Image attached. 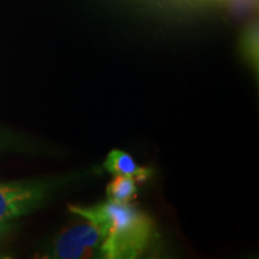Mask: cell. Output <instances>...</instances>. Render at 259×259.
<instances>
[{"label": "cell", "instance_id": "1", "mask_svg": "<svg viewBox=\"0 0 259 259\" xmlns=\"http://www.w3.org/2000/svg\"><path fill=\"white\" fill-rule=\"evenodd\" d=\"M69 210L99 229L102 236L101 258H139L156 235L153 219L130 203L107 199L93 205H70Z\"/></svg>", "mask_w": 259, "mask_h": 259}, {"label": "cell", "instance_id": "5", "mask_svg": "<svg viewBox=\"0 0 259 259\" xmlns=\"http://www.w3.org/2000/svg\"><path fill=\"white\" fill-rule=\"evenodd\" d=\"M107 198L116 203H130L137 196V181L134 178L115 176L106 190Z\"/></svg>", "mask_w": 259, "mask_h": 259}, {"label": "cell", "instance_id": "2", "mask_svg": "<svg viewBox=\"0 0 259 259\" xmlns=\"http://www.w3.org/2000/svg\"><path fill=\"white\" fill-rule=\"evenodd\" d=\"M83 174H70L45 180L0 183V223L11 222L41 208L65 186H71Z\"/></svg>", "mask_w": 259, "mask_h": 259}, {"label": "cell", "instance_id": "4", "mask_svg": "<svg viewBox=\"0 0 259 259\" xmlns=\"http://www.w3.org/2000/svg\"><path fill=\"white\" fill-rule=\"evenodd\" d=\"M103 167L113 176H124L134 178L137 183H143L151 177V169L141 167L136 163L131 155L122 150H112L107 155Z\"/></svg>", "mask_w": 259, "mask_h": 259}, {"label": "cell", "instance_id": "7", "mask_svg": "<svg viewBox=\"0 0 259 259\" xmlns=\"http://www.w3.org/2000/svg\"><path fill=\"white\" fill-rule=\"evenodd\" d=\"M14 225L11 222H4L0 223V246H2L3 241L5 240V238L11 233Z\"/></svg>", "mask_w": 259, "mask_h": 259}, {"label": "cell", "instance_id": "3", "mask_svg": "<svg viewBox=\"0 0 259 259\" xmlns=\"http://www.w3.org/2000/svg\"><path fill=\"white\" fill-rule=\"evenodd\" d=\"M102 236L92 222L70 226L61 231L45 252V257L58 259L101 258Z\"/></svg>", "mask_w": 259, "mask_h": 259}, {"label": "cell", "instance_id": "6", "mask_svg": "<svg viewBox=\"0 0 259 259\" xmlns=\"http://www.w3.org/2000/svg\"><path fill=\"white\" fill-rule=\"evenodd\" d=\"M241 52L245 60L258 72V24L253 23L246 29L241 40Z\"/></svg>", "mask_w": 259, "mask_h": 259}]
</instances>
